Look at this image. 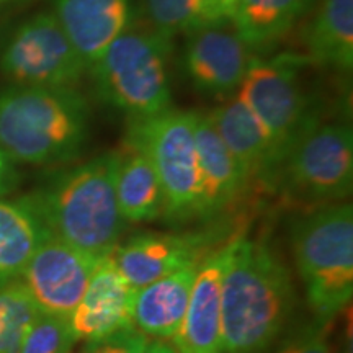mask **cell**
Masks as SVG:
<instances>
[{
    "instance_id": "1",
    "label": "cell",
    "mask_w": 353,
    "mask_h": 353,
    "mask_svg": "<svg viewBox=\"0 0 353 353\" xmlns=\"http://www.w3.org/2000/svg\"><path fill=\"white\" fill-rule=\"evenodd\" d=\"M296 293L267 242L231 241L221 288L223 353H268L290 322Z\"/></svg>"
},
{
    "instance_id": "2",
    "label": "cell",
    "mask_w": 353,
    "mask_h": 353,
    "mask_svg": "<svg viewBox=\"0 0 353 353\" xmlns=\"http://www.w3.org/2000/svg\"><path fill=\"white\" fill-rule=\"evenodd\" d=\"M118 164L120 151H108L59 172L30 193L52 237L97 259L117 249L128 224L117 196Z\"/></svg>"
},
{
    "instance_id": "3",
    "label": "cell",
    "mask_w": 353,
    "mask_h": 353,
    "mask_svg": "<svg viewBox=\"0 0 353 353\" xmlns=\"http://www.w3.org/2000/svg\"><path fill=\"white\" fill-rule=\"evenodd\" d=\"M90 107L74 87L12 85L0 92V148L13 162L68 164L88 139Z\"/></svg>"
},
{
    "instance_id": "4",
    "label": "cell",
    "mask_w": 353,
    "mask_h": 353,
    "mask_svg": "<svg viewBox=\"0 0 353 353\" xmlns=\"http://www.w3.org/2000/svg\"><path fill=\"white\" fill-rule=\"evenodd\" d=\"M290 247L314 319L332 322L353 296V208L334 203L290 224Z\"/></svg>"
},
{
    "instance_id": "5",
    "label": "cell",
    "mask_w": 353,
    "mask_h": 353,
    "mask_svg": "<svg viewBox=\"0 0 353 353\" xmlns=\"http://www.w3.org/2000/svg\"><path fill=\"white\" fill-rule=\"evenodd\" d=\"M172 39L130 26L88 69L97 99L130 120L172 108Z\"/></svg>"
},
{
    "instance_id": "6",
    "label": "cell",
    "mask_w": 353,
    "mask_h": 353,
    "mask_svg": "<svg viewBox=\"0 0 353 353\" xmlns=\"http://www.w3.org/2000/svg\"><path fill=\"white\" fill-rule=\"evenodd\" d=\"M353 187V132L314 118L285 152L273 188L307 210L345 201Z\"/></svg>"
},
{
    "instance_id": "7",
    "label": "cell",
    "mask_w": 353,
    "mask_h": 353,
    "mask_svg": "<svg viewBox=\"0 0 353 353\" xmlns=\"http://www.w3.org/2000/svg\"><path fill=\"white\" fill-rule=\"evenodd\" d=\"M126 144L138 148L152 162L165 193L164 219L170 224L196 219L195 112L169 108L143 120H130Z\"/></svg>"
},
{
    "instance_id": "8",
    "label": "cell",
    "mask_w": 353,
    "mask_h": 353,
    "mask_svg": "<svg viewBox=\"0 0 353 353\" xmlns=\"http://www.w3.org/2000/svg\"><path fill=\"white\" fill-rule=\"evenodd\" d=\"M85 70L52 12L21 21L0 51V72L12 85L74 87Z\"/></svg>"
},
{
    "instance_id": "9",
    "label": "cell",
    "mask_w": 353,
    "mask_h": 353,
    "mask_svg": "<svg viewBox=\"0 0 353 353\" xmlns=\"http://www.w3.org/2000/svg\"><path fill=\"white\" fill-rule=\"evenodd\" d=\"M237 90V99L244 101L267 130L281 162L294 138L316 118L299 81L296 59H250Z\"/></svg>"
},
{
    "instance_id": "10",
    "label": "cell",
    "mask_w": 353,
    "mask_h": 353,
    "mask_svg": "<svg viewBox=\"0 0 353 353\" xmlns=\"http://www.w3.org/2000/svg\"><path fill=\"white\" fill-rule=\"evenodd\" d=\"M99 260L50 236L26 263L20 281L39 312L68 319L85 293Z\"/></svg>"
},
{
    "instance_id": "11",
    "label": "cell",
    "mask_w": 353,
    "mask_h": 353,
    "mask_svg": "<svg viewBox=\"0 0 353 353\" xmlns=\"http://www.w3.org/2000/svg\"><path fill=\"white\" fill-rule=\"evenodd\" d=\"M229 21H205L190 30L182 57L185 76L192 85L216 99L236 94L252 59Z\"/></svg>"
},
{
    "instance_id": "12",
    "label": "cell",
    "mask_w": 353,
    "mask_h": 353,
    "mask_svg": "<svg viewBox=\"0 0 353 353\" xmlns=\"http://www.w3.org/2000/svg\"><path fill=\"white\" fill-rule=\"evenodd\" d=\"M214 232H141L120 242L110 254L132 290L152 283L214 252Z\"/></svg>"
},
{
    "instance_id": "13",
    "label": "cell",
    "mask_w": 353,
    "mask_h": 353,
    "mask_svg": "<svg viewBox=\"0 0 353 353\" xmlns=\"http://www.w3.org/2000/svg\"><path fill=\"white\" fill-rule=\"evenodd\" d=\"M134 291L110 255L97 263L85 293L68 317L76 342L95 343L132 329Z\"/></svg>"
},
{
    "instance_id": "14",
    "label": "cell",
    "mask_w": 353,
    "mask_h": 353,
    "mask_svg": "<svg viewBox=\"0 0 353 353\" xmlns=\"http://www.w3.org/2000/svg\"><path fill=\"white\" fill-rule=\"evenodd\" d=\"M198 154L196 219L214 221L229 213L250 188L208 114L195 112Z\"/></svg>"
},
{
    "instance_id": "15",
    "label": "cell",
    "mask_w": 353,
    "mask_h": 353,
    "mask_svg": "<svg viewBox=\"0 0 353 353\" xmlns=\"http://www.w3.org/2000/svg\"><path fill=\"white\" fill-rule=\"evenodd\" d=\"M231 242L211 252L198 268L185 316L172 337L176 353H223L221 288Z\"/></svg>"
},
{
    "instance_id": "16",
    "label": "cell",
    "mask_w": 353,
    "mask_h": 353,
    "mask_svg": "<svg viewBox=\"0 0 353 353\" xmlns=\"http://www.w3.org/2000/svg\"><path fill=\"white\" fill-rule=\"evenodd\" d=\"M249 185L273 188L280 157L267 130L244 101L236 99L208 114Z\"/></svg>"
},
{
    "instance_id": "17",
    "label": "cell",
    "mask_w": 353,
    "mask_h": 353,
    "mask_svg": "<svg viewBox=\"0 0 353 353\" xmlns=\"http://www.w3.org/2000/svg\"><path fill=\"white\" fill-rule=\"evenodd\" d=\"M52 15L87 70L132 20L130 0H54Z\"/></svg>"
},
{
    "instance_id": "18",
    "label": "cell",
    "mask_w": 353,
    "mask_h": 353,
    "mask_svg": "<svg viewBox=\"0 0 353 353\" xmlns=\"http://www.w3.org/2000/svg\"><path fill=\"white\" fill-rule=\"evenodd\" d=\"M201 262L190 263L136 290L132 298L134 329L156 341L174 337L187 311Z\"/></svg>"
},
{
    "instance_id": "19",
    "label": "cell",
    "mask_w": 353,
    "mask_h": 353,
    "mask_svg": "<svg viewBox=\"0 0 353 353\" xmlns=\"http://www.w3.org/2000/svg\"><path fill=\"white\" fill-rule=\"evenodd\" d=\"M50 236L28 195L0 198V286L20 280L26 263Z\"/></svg>"
},
{
    "instance_id": "20",
    "label": "cell",
    "mask_w": 353,
    "mask_h": 353,
    "mask_svg": "<svg viewBox=\"0 0 353 353\" xmlns=\"http://www.w3.org/2000/svg\"><path fill=\"white\" fill-rule=\"evenodd\" d=\"M117 196L123 219L130 224L151 223L165 216V193L152 162L126 143L120 151Z\"/></svg>"
},
{
    "instance_id": "21",
    "label": "cell",
    "mask_w": 353,
    "mask_h": 353,
    "mask_svg": "<svg viewBox=\"0 0 353 353\" xmlns=\"http://www.w3.org/2000/svg\"><path fill=\"white\" fill-rule=\"evenodd\" d=\"M306 48L317 64L350 72L353 68V0H321L307 26Z\"/></svg>"
},
{
    "instance_id": "22",
    "label": "cell",
    "mask_w": 353,
    "mask_h": 353,
    "mask_svg": "<svg viewBox=\"0 0 353 353\" xmlns=\"http://www.w3.org/2000/svg\"><path fill=\"white\" fill-rule=\"evenodd\" d=\"M312 0H239L231 23L247 48L278 41L301 20Z\"/></svg>"
},
{
    "instance_id": "23",
    "label": "cell",
    "mask_w": 353,
    "mask_h": 353,
    "mask_svg": "<svg viewBox=\"0 0 353 353\" xmlns=\"http://www.w3.org/2000/svg\"><path fill=\"white\" fill-rule=\"evenodd\" d=\"M39 309L20 280L0 286V353H19Z\"/></svg>"
},
{
    "instance_id": "24",
    "label": "cell",
    "mask_w": 353,
    "mask_h": 353,
    "mask_svg": "<svg viewBox=\"0 0 353 353\" xmlns=\"http://www.w3.org/2000/svg\"><path fill=\"white\" fill-rule=\"evenodd\" d=\"M143 13L149 28L169 39L203 23L200 0H144Z\"/></svg>"
},
{
    "instance_id": "25",
    "label": "cell",
    "mask_w": 353,
    "mask_h": 353,
    "mask_svg": "<svg viewBox=\"0 0 353 353\" xmlns=\"http://www.w3.org/2000/svg\"><path fill=\"white\" fill-rule=\"evenodd\" d=\"M76 339L65 317L39 312L19 353H70Z\"/></svg>"
},
{
    "instance_id": "26",
    "label": "cell",
    "mask_w": 353,
    "mask_h": 353,
    "mask_svg": "<svg viewBox=\"0 0 353 353\" xmlns=\"http://www.w3.org/2000/svg\"><path fill=\"white\" fill-rule=\"evenodd\" d=\"M332 322L314 319L293 330L276 353H334L329 327Z\"/></svg>"
},
{
    "instance_id": "27",
    "label": "cell",
    "mask_w": 353,
    "mask_h": 353,
    "mask_svg": "<svg viewBox=\"0 0 353 353\" xmlns=\"http://www.w3.org/2000/svg\"><path fill=\"white\" fill-rule=\"evenodd\" d=\"M148 342V337L144 334L132 327L100 342L88 343L85 353H143Z\"/></svg>"
},
{
    "instance_id": "28",
    "label": "cell",
    "mask_w": 353,
    "mask_h": 353,
    "mask_svg": "<svg viewBox=\"0 0 353 353\" xmlns=\"http://www.w3.org/2000/svg\"><path fill=\"white\" fill-rule=\"evenodd\" d=\"M239 0H200L201 20L205 21H226L231 20Z\"/></svg>"
},
{
    "instance_id": "29",
    "label": "cell",
    "mask_w": 353,
    "mask_h": 353,
    "mask_svg": "<svg viewBox=\"0 0 353 353\" xmlns=\"http://www.w3.org/2000/svg\"><path fill=\"white\" fill-rule=\"evenodd\" d=\"M20 183V174L17 170V162L0 148V198H6L15 192Z\"/></svg>"
},
{
    "instance_id": "30",
    "label": "cell",
    "mask_w": 353,
    "mask_h": 353,
    "mask_svg": "<svg viewBox=\"0 0 353 353\" xmlns=\"http://www.w3.org/2000/svg\"><path fill=\"white\" fill-rule=\"evenodd\" d=\"M143 353H176L175 348L164 341H152L148 342Z\"/></svg>"
},
{
    "instance_id": "31",
    "label": "cell",
    "mask_w": 353,
    "mask_h": 353,
    "mask_svg": "<svg viewBox=\"0 0 353 353\" xmlns=\"http://www.w3.org/2000/svg\"><path fill=\"white\" fill-rule=\"evenodd\" d=\"M13 0H0V6H6V3H10Z\"/></svg>"
}]
</instances>
